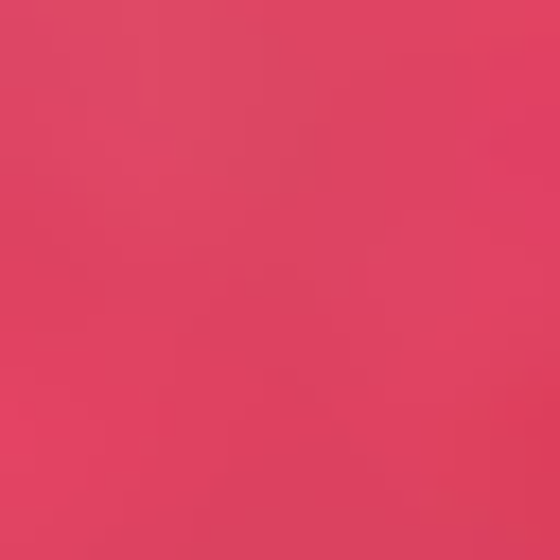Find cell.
Listing matches in <instances>:
<instances>
[{
    "label": "cell",
    "mask_w": 560,
    "mask_h": 560,
    "mask_svg": "<svg viewBox=\"0 0 560 560\" xmlns=\"http://www.w3.org/2000/svg\"><path fill=\"white\" fill-rule=\"evenodd\" d=\"M140 560H508L490 508L350 455V438H298V455H245L228 490H192Z\"/></svg>",
    "instance_id": "obj_1"
}]
</instances>
